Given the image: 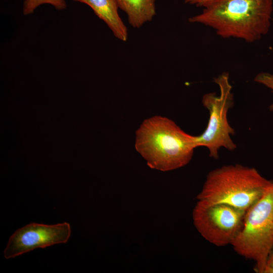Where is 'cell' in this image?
I'll return each mask as SVG.
<instances>
[{"mask_svg": "<svg viewBox=\"0 0 273 273\" xmlns=\"http://www.w3.org/2000/svg\"><path fill=\"white\" fill-rule=\"evenodd\" d=\"M73 1L88 5L107 25L117 38L122 41L127 40V29L119 15L118 9L119 7L117 0Z\"/></svg>", "mask_w": 273, "mask_h": 273, "instance_id": "cell-8", "label": "cell"}, {"mask_svg": "<svg viewBox=\"0 0 273 273\" xmlns=\"http://www.w3.org/2000/svg\"><path fill=\"white\" fill-rule=\"evenodd\" d=\"M263 273H273V248L267 256Z\"/></svg>", "mask_w": 273, "mask_h": 273, "instance_id": "cell-12", "label": "cell"}, {"mask_svg": "<svg viewBox=\"0 0 273 273\" xmlns=\"http://www.w3.org/2000/svg\"><path fill=\"white\" fill-rule=\"evenodd\" d=\"M246 211L226 204L198 201L193 211V222L209 243L217 247L232 245L241 229Z\"/></svg>", "mask_w": 273, "mask_h": 273, "instance_id": "cell-6", "label": "cell"}, {"mask_svg": "<svg viewBox=\"0 0 273 273\" xmlns=\"http://www.w3.org/2000/svg\"><path fill=\"white\" fill-rule=\"evenodd\" d=\"M43 4H49L58 10H63L67 8L65 0H24L22 11L24 15L33 13L35 10Z\"/></svg>", "mask_w": 273, "mask_h": 273, "instance_id": "cell-10", "label": "cell"}, {"mask_svg": "<svg viewBox=\"0 0 273 273\" xmlns=\"http://www.w3.org/2000/svg\"><path fill=\"white\" fill-rule=\"evenodd\" d=\"M213 0H185V3L194 5L198 7L204 8L206 5Z\"/></svg>", "mask_w": 273, "mask_h": 273, "instance_id": "cell-13", "label": "cell"}, {"mask_svg": "<svg viewBox=\"0 0 273 273\" xmlns=\"http://www.w3.org/2000/svg\"><path fill=\"white\" fill-rule=\"evenodd\" d=\"M196 136L183 130L173 120L154 116L143 121L135 132L136 151L152 169L167 171L191 160Z\"/></svg>", "mask_w": 273, "mask_h": 273, "instance_id": "cell-2", "label": "cell"}, {"mask_svg": "<svg viewBox=\"0 0 273 273\" xmlns=\"http://www.w3.org/2000/svg\"><path fill=\"white\" fill-rule=\"evenodd\" d=\"M272 10V0H213L189 21L208 26L223 38L251 43L268 33Z\"/></svg>", "mask_w": 273, "mask_h": 273, "instance_id": "cell-1", "label": "cell"}, {"mask_svg": "<svg viewBox=\"0 0 273 273\" xmlns=\"http://www.w3.org/2000/svg\"><path fill=\"white\" fill-rule=\"evenodd\" d=\"M71 233V226L66 222L53 225L30 223L16 230L10 237L4 251V257L8 259L36 248L66 243Z\"/></svg>", "mask_w": 273, "mask_h": 273, "instance_id": "cell-7", "label": "cell"}, {"mask_svg": "<svg viewBox=\"0 0 273 273\" xmlns=\"http://www.w3.org/2000/svg\"><path fill=\"white\" fill-rule=\"evenodd\" d=\"M272 181L255 168L224 165L208 173L197 199L207 204H224L246 211L262 196Z\"/></svg>", "mask_w": 273, "mask_h": 273, "instance_id": "cell-3", "label": "cell"}, {"mask_svg": "<svg viewBox=\"0 0 273 273\" xmlns=\"http://www.w3.org/2000/svg\"><path fill=\"white\" fill-rule=\"evenodd\" d=\"M256 82L262 84L271 89L273 92V74L268 72H260L254 79ZM269 109L273 111V103L269 106Z\"/></svg>", "mask_w": 273, "mask_h": 273, "instance_id": "cell-11", "label": "cell"}, {"mask_svg": "<svg viewBox=\"0 0 273 273\" xmlns=\"http://www.w3.org/2000/svg\"><path fill=\"white\" fill-rule=\"evenodd\" d=\"M119 7L127 15L128 22L139 28L151 21L156 15L155 0H117Z\"/></svg>", "mask_w": 273, "mask_h": 273, "instance_id": "cell-9", "label": "cell"}, {"mask_svg": "<svg viewBox=\"0 0 273 273\" xmlns=\"http://www.w3.org/2000/svg\"><path fill=\"white\" fill-rule=\"evenodd\" d=\"M214 81L219 86L220 94L217 96L215 93H209L202 97V103L208 110L209 117L205 130L196 136V143L197 147H206L210 157L218 159L220 148L233 151L237 146L231 136L235 134V130L227 117L229 110L234 104L229 73H222L214 78Z\"/></svg>", "mask_w": 273, "mask_h": 273, "instance_id": "cell-5", "label": "cell"}, {"mask_svg": "<svg viewBox=\"0 0 273 273\" xmlns=\"http://www.w3.org/2000/svg\"><path fill=\"white\" fill-rule=\"evenodd\" d=\"M232 246L238 254L255 262V272L263 273L273 248V181L262 196L246 210Z\"/></svg>", "mask_w": 273, "mask_h": 273, "instance_id": "cell-4", "label": "cell"}]
</instances>
